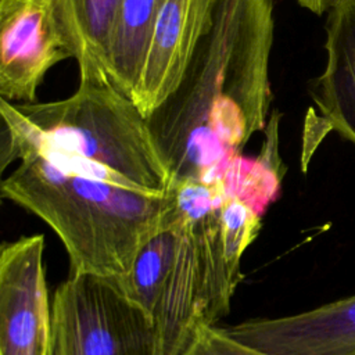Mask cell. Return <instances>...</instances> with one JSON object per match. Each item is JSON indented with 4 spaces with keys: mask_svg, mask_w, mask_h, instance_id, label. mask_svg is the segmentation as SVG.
<instances>
[{
    "mask_svg": "<svg viewBox=\"0 0 355 355\" xmlns=\"http://www.w3.org/2000/svg\"><path fill=\"white\" fill-rule=\"evenodd\" d=\"M1 172L33 153H53L104 166L129 186L164 194L172 175L146 116L111 82L79 79L68 98L51 103L0 101Z\"/></svg>",
    "mask_w": 355,
    "mask_h": 355,
    "instance_id": "277c9868",
    "label": "cell"
},
{
    "mask_svg": "<svg viewBox=\"0 0 355 355\" xmlns=\"http://www.w3.org/2000/svg\"><path fill=\"white\" fill-rule=\"evenodd\" d=\"M165 0H122L111 37L107 72L115 89L133 97Z\"/></svg>",
    "mask_w": 355,
    "mask_h": 355,
    "instance_id": "7c38bea8",
    "label": "cell"
},
{
    "mask_svg": "<svg viewBox=\"0 0 355 355\" xmlns=\"http://www.w3.org/2000/svg\"><path fill=\"white\" fill-rule=\"evenodd\" d=\"M273 0H216L172 94L147 118L173 179L219 182L272 103Z\"/></svg>",
    "mask_w": 355,
    "mask_h": 355,
    "instance_id": "6da1fadb",
    "label": "cell"
},
{
    "mask_svg": "<svg viewBox=\"0 0 355 355\" xmlns=\"http://www.w3.org/2000/svg\"><path fill=\"white\" fill-rule=\"evenodd\" d=\"M226 330L268 355H355V295L295 315L245 320Z\"/></svg>",
    "mask_w": 355,
    "mask_h": 355,
    "instance_id": "ba28073f",
    "label": "cell"
},
{
    "mask_svg": "<svg viewBox=\"0 0 355 355\" xmlns=\"http://www.w3.org/2000/svg\"><path fill=\"white\" fill-rule=\"evenodd\" d=\"M324 49V68L309 87L316 122L355 144V0L327 14Z\"/></svg>",
    "mask_w": 355,
    "mask_h": 355,
    "instance_id": "30bf717a",
    "label": "cell"
},
{
    "mask_svg": "<svg viewBox=\"0 0 355 355\" xmlns=\"http://www.w3.org/2000/svg\"><path fill=\"white\" fill-rule=\"evenodd\" d=\"M215 3L216 0H165L132 97L146 119L178 87L209 26Z\"/></svg>",
    "mask_w": 355,
    "mask_h": 355,
    "instance_id": "9c48e42d",
    "label": "cell"
},
{
    "mask_svg": "<svg viewBox=\"0 0 355 355\" xmlns=\"http://www.w3.org/2000/svg\"><path fill=\"white\" fill-rule=\"evenodd\" d=\"M297 4L316 15L329 14L338 3L340 0H295Z\"/></svg>",
    "mask_w": 355,
    "mask_h": 355,
    "instance_id": "2e32d148",
    "label": "cell"
},
{
    "mask_svg": "<svg viewBox=\"0 0 355 355\" xmlns=\"http://www.w3.org/2000/svg\"><path fill=\"white\" fill-rule=\"evenodd\" d=\"M51 343L44 237L22 236L0 251V355H50Z\"/></svg>",
    "mask_w": 355,
    "mask_h": 355,
    "instance_id": "52a82bcc",
    "label": "cell"
},
{
    "mask_svg": "<svg viewBox=\"0 0 355 355\" xmlns=\"http://www.w3.org/2000/svg\"><path fill=\"white\" fill-rule=\"evenodd\" d=\"M280 112L275 110L265 128V140L257 157L241 154L234 157L219 182L227 197H234L250 205L261 216L275 202L282 190L286 166L279 151Z\"/></svg>",
    "mask_w": 355,
    "mask_h": 355,
    "instance_id": "4fadbf2b",
    "label": "cell"
},
{
    "mask_svg": "<svg viewBox=\"0 0 355 355\" xmlns=\"http://www.w3.org/2000/svg\"><path fill=\"white\" fill-rule=\"evenodd\" d=\"M51 304L50 355H157L153 320L112 280L71 273Z\"/></svg>",
    "mask_w": 355,
    "mask_h": 355,
    "instance_id": "5b68a950",
    "label": "cell"
},
{
    "mask_svg": "<svg viewBox=\"0 0 355 355\" xmlns=\"http://www.w3.org/2000/svg\"><path fill=\"white\" fill-rule=\"evenodd\" d=\"M178 232L162 223L139 248L128 273L116 283L122 294L154 323L166 282L172 272Z\"/></svg>",
    "mask_w": 355,
    "mask_h": 355,
    "instance_id": "5bb4252c",
    "label": "cell"
},
{
    "mask_svg": "<svg viewBox=\"0 0 355 355\" xmlns=\"http://www.w3.org/2000/svg\"><path fill=\"white\" fill-rule=\"evenodd\" d=\"M343 1H345V0H340V3H343ZM340 3H338V4H340Z\"/></svg>",
    "mask_w": 355,
    "mask_h": 355,
    "instance_id": "e0dca14e",
    "label": "cell"
},
{
    "mask_svg": "<svg viewBox=\"0 0 355 355\" xmlns=\"http://www.w3.org/2000/svg\"><path fill=\"white\" fill-rule=\"evenodd\" d=\"M73 50L57 0H0V96L36 103L46 73Z\"/></svg>",
    "mask_w": 355,
    "mask_h": 355,
    "instance_id": "8992f818",
    "label": "cell"
},
{
    "mask_svg": "<svg viewBox=\"0 0 355 355\" xmlns=\"http://www.w3.org/2000/svg\"><path fill=\"white\" fill-rule=\"evenodd\" d=\"M79 79L110 82L107 60L122 0H57Z\"/></svg>",
    "mask_w": 355,
    "mask_h": 355,
    "instance_id": "8fae6325",
    "label": "cell"
},
{
    "mask_svg": "<svg viewBox=\"0 0 355 355\" xmlns=\"http://www.w3.org/2000/svg\"><path fill=\"white\" fill-rule=\"evenodd\" d=\"M0 191L51 227L68 252L71 273L115 283L161 227L168 205L166 193L67 171L39 154L24 157Z\"/></svg>",
    "mask_w": 355,
    "mask_h": 355,
    "instance_id": "3957f363",
    "label": "cell"
},
{
    "mask_svg": "<svg viewBox=\"0 0 355 355\" xmlns=\"http://www.w3.org/2000/svg\"><path fill=\"white\" fill-rule=\"evenodd\" d=\"M166 198L162 223L175 227L178 245L154 327L157 355H182L201 327L229 312L262 216L220 184L197 179H173Z\"/></svg>",
    "mask_w": 355,
    "mask_h": 355,
    "instance_id": "7a4b0ae2",
    "label": "cell"
},
{
    "mask_svg": "<svg viewBox=\"0 0 355 355\" xmlns=\"http://www.w3.org/2000/svg\"><path fill=\"white\" fill-rule=\"evenodd\" d=\"M182 355H268L232 337L226 329L201 327Z\"/></svg>",
    "mask_w": 355,
    "mask_h": 355,
    "instance_id": "9a60e30c",
    "label": "cell"
}]
</instances>
